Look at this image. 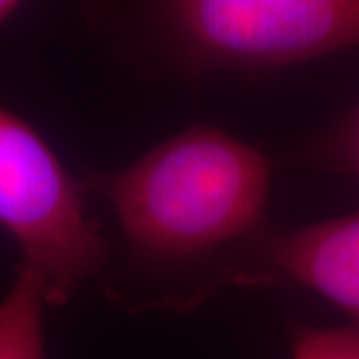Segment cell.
Wrapping results in <instances>:
<instances>
[{"mask_svg":"<svg viewBox=\"0 0 359 359\" xmlns=\"http://www.w3.org/2000/svg\"><path fill=\"white\" fill-rule=\"evenodd\" d=\"M80 186L114 210L136 268L156 278L198 276L210 295L240 283L266 230L271 164L238 136L196 124L122 170L84 174Z\"/></svg>","mask_w":359,"mask_h":359,"instance_id":"cell-1","label":"cell"},{"mask_svg":"<svg viewBox=\"0 0 359 359\" xmlns=\"http://www.w3.org/2000/svg\"><path fill=\"white\" fill-rule=\"evenodd\" d=\"M0 228L56 308L98 276L110 245L84 210V190L25 118L0 106Z\"/></svg>","mask_w":359,"mask_h":359,"instance_id":"cell-2","label":"cell"},{"mask_svg":"<svg viewBox=\"0 0 359 359\" xmlns=\"http://www.w3.org/2000/svg\"><path fill=\"white\" fill-rule=\"evenodd\" d=\"M154 13L196 72L278 68L359 46V0H172Z\"/></svg>","mask_w":359,"mask_h":359,"instance_id":"cell-3","label":"cell"},{"mask_svg":"<svg viewBox=\"0 0 359 359\" xmlns=\"http://www.w3.org/2000/svg\"><path fill=\"white\" fill-rule=\"evenodd\" d=\"M294 283L344 309L359 325V208L297 228L262 231L242 285Z\"/></svg>","mask_w":359,"mask_h":359,"instance_id":"cell-4","label":"cell"},{"mask_svg":"<svg viewBox=\"0 0 359 359\" xmlns=\"http://www.w3.org/2000/svg\"><path fill=\"white\" fill-rule=\"evenodd\" d=\"M44 294L39 282L18 268L0 302V359H46Z\"/></svg>","mask_w":359,"mask_h":359,"instance_id":"cell-5","label":"cell"},{"mask_svg":"<svg viewBox=\"0 0 359 359\" xmlns=\"http://www.w3.org/2000/svg\"><path fill=\"white\" fill-rule=\"evenodd\" d=\"M308 158L316 166L359 182V102L309 146Z\"/></svg>","mask_w":359,"mask_h":359,"instance_id":"cell-6","label":"cell"},{"mask_svg":"<svg viewBox=\"0 0 359 359\" xmlns=\"http://www.w3.org/2000/svg\"><path fill=\"white\" fill-rule=\"evenodd\" d=\"M292 359H359V325H299L292 334Z\"/></svg>","mask_w":359,"mask_h":359,"instance_id":"cell-7","label":"cell"},{"mask_svg":"<svg viewBox=\"0 0 359 359\" xmlns=\"http://www.w3.org/2000/svg\"><path fill=\"white\" fill-rule=\"evenodd\" d=\"M18 11H20V2H14V0H0V30L8 25V20H11Z\"/></svg>","mask_w":359,"mask_h":359,"instance_id":"cell-8","label":"cell"}]
</instances>
